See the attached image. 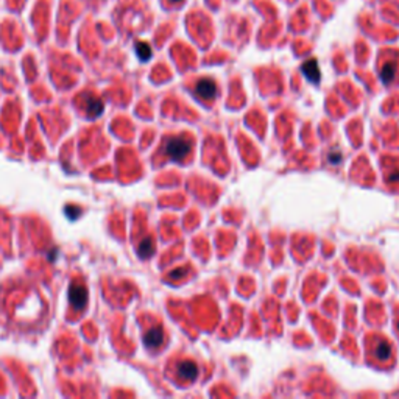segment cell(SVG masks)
<instances>
[{"mask_svg":"<svg viewBox=\"0 0 399 399\" xmlns=\"http://www.w3.org/2000/svg\"><path fill=\"white\" fill-rule=\"evenodd\" d=\"M175 374L183 382H194L198 378V365L194 360H181L175 366Z\"/></svg>","mask_w":399,"mask_h":399,"instance_id":"obj_3","label":"cell"},{"mask_svg":"<svg viewBox=\"0 0 399 399\" xmlns=\"http://www.w3.org/2000/svg\"><path fill=\"white\" fill-rule=\"evenodd\" d=\"M103 111V103L100 100H95L92 99L89 101V113H91V117H97L100 113Z\"/></svg>","mask_w":399,"mask_h":399,"instance_id":"obj_11","label":"cell"},{"mask_svg":"<svg viewBox=\"0 0 399 399\" xmlns=\"http://www.w3.org/2000/svg\"><path fill=\"white\" fill-rule=\"evenodd\" d=\"M368 346H369V354H371V357L374 360L381 362V364H390V362L395 359L393 348H391V345L385 338L374 337L369 340Z\"/></svg>","mask_w":399,"mask_h":399,"instance_id":"obj_2","label":"cell"},{"mask_svg":"<svg viewBox=\"0 0 399 399\" xmlns=\"http://www.w3.org/2000/svg\"><path fill=\"white\" fill-rule=\"evenodd\" d=\"M69 299H70V304L75 307L77 310H81L84 306H86V301H87V292L84 287L81 285H72L70 290H69Z\"/></svg>","mask_w":399,"mask_h":399,"instance_id":"obj_5","label":"cell"},{"mask_svg":"<svg viewBox=\"0 0 399 399\" xmlns=\"http://www.w3.org/2000/svg\"><path fill=\"white\" fill-rule=\"evenodd\" d=\"M302 72H304L307 75V78L310 81H314V83L320 80V70H318V66H316L315 60H310L302 66Z\"/></svg>","mask_w":399,"mask_h":399,"instance_id":"obj_8","label":"cell"},{"mask_svg":"<svg viewBox=\"0 0 399 399\" xmlns=\"http://www.w3.org/2000/svg\"><path fill=\"white\" fill-rule=\"evenodd\" d=\"M195 92L201 100H214L217 95V84L211 78H203L195 84Z\"/></svg>","mask_w":399,"mask_h":399,"instance_id":"obj_4","label":"cell"},{"mask_svg":"<svg viewBox=\"0 0 399 399\" xmlns=\"http://www.w3.org/2000/svg\"><path fill=\"white\" fill-rule=\"evenodd\" d=\"M398 329H399V321H398Z\"/></svg>","mask_w":399,"mask_h":399,"instance_id":"obj_13","label":"cell"},{"mask_svg":"<svg viewBox=\"0 0 399 399\" xmlns=\"http://www.w3.org/2000/svg\"><path fill=\"white\" fill-rule=\"evenodd\" d=\"M192 142L187 137H168L164 144L166 154L173 161H184L192 151Z\"/></svg>","mask_w":399,"mask_h":399,"instance_id":"obj_1","label":"cell"},{"mask_svg":"<svg viewBox=\"0 0 399 399\" xmlns=\"http://www.w3.org/2000/svg\"><path fill=\"white\" fill-rule=\"evenodd\" d=\"M136 51H137V55L142 61H147L151 56V49L147 46L145 42H139L136 46Z\"/></svg>","mask_w":399,"mask_h":399,"instance_id":"obj_10","label":"cell"},{"mask_svg":"<svg viewBox=\"0 0 399 399\" xmlns=\"http://www.w3.org/2000/svg\"><path fill=\"white\" fill-rule=\"evenodd\" d=\"M153 248H154L153 242L150 239H145L139 247V256L142 257V259H147V257H150L153 254Z\"/></svg>","mask_w":399,"mask_h":399,"instance_id":"obj_9","label":"cell"},{"mask_svg":"<svg viewBox=\"0 0 399 399\" xmlns=\"http://www.w3.org/2000/svg\"><path fill=\"white\" fill-rule=\"evenodd\" d=\"M395 75H396V66L393 61H387L382 64L381 67V78L385 84H390L391 81L395 80Z\"/></svg>","mask_w":399,"mask_h":399,"instance_id":"obj_7","label":"cell"},{"mask_svg":"<svg viewBox=\"0 0 399 399\" xmlns=\"http://www.w3.org/2000/svg\"><path fill=\"white\" fill-rule=\"evenodd\" d=\"M170 2H172V3H180L181 0H170Z\"/></svg>","mask_w":399,"mask_h":399,"instance_id":"obj_12","label":"cell"},{"mask_svg":"<svg viewBox=\"0 0 399 399\" xmlns=\"http://www.w3.org/2000/svg\"><path fill=\"white\" fill-rule=\"evenodd\" d=\"M144 343L147 348H159V346L164 343V331L162 328L156 326V328H151L147 334L144 335Z\"/></svg>","mask_w":399,"mask_h":399,"instance_id":"obj_6","label":"cell"}]
</instances>
